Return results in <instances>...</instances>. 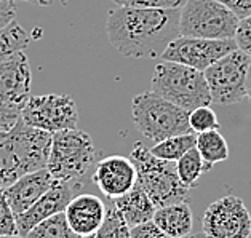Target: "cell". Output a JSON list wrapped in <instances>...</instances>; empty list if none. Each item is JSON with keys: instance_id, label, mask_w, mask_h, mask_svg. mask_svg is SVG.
I'll list each match as a JSON object with an SVG mask.
<instances>
[{"instance_id": "e575fe53", "label": "cell", "mask_w": 251, "mask_h": 238, "mask_svg": "<svg viewBox=\"0 0 251 238\" xmlns=\"http://www.w3.org/2000/svg\"><path fill=\"white\" fill-rule=\"evenodd\" d=\"M184 238H206V237H205L203 232H201V234H189V235L184 237Z\"/></svg>"}, {"instance_id": "83f0119b", "label": "cell", "mask_w": 251, "mask_h": 238, "mask_svg": "<svg viewBox=\"0 0 251 238\" xmlns=\"http://www.w3.org/2000/svg\"><path fill=\"white\" fill-rule=\"evenodd\" d=\"M234 40L238 50H242L248 56H251V15L238 21Z\"/></svg>"}, {"instance_id": "ac0fdd59", "label": "cell", "mask_w": 251, "mask_h": 238, "mask_svg": "<svg viewBox=\"0 0 251 238\" xmlns=\"http://www.w3.org/2000/svg\"><path fill=\"white\" fill-rule=\"evenodd\" d=\"M157 227H160L165 234L173 238H184L192 234L194 229V214L187 201L160 206L152 217Z\"/></svg>"}, {"instance_id": "1f68e13d", "label": "cell", "mask_w": 251, "mask_h": 238, "mask_svg": "<svg viewBox=\"0 0 251 238\" xmlns=\"http://www.w3.org/2000/svg\"><path fill=\"white\" fill-rule=\"evenodd\" d=\"M20 117H21L20 111H15V109H10L7 106L0 104V128L13 126Z\"/></svg>"}, {"instance_id": "f546056e", "label": "cell", "mask_w": 251, "mask_h": 238, "mask_svg": "<svg viewBox=\"0 0 251 238\" xmlns=\"http://www.w3.org/2000/svg\"><path fill=\"white\" fill-rule=\"evenodd\" d=\"M224 7H227L238 20H243L251 15V0H218Z\"/></svg>"}, {"instance_id": "cb8c5ba5", "label": "cell", "mask_w": 251, "mask_h": 238, "mask_svg": "<svg viewBox=\"0 0 251 238\" xmlns=\"http://www.w3.org/2000/svg\"><path fill=\"white\" fill-rule=\"evenodd\" d=\"M93 238H131L130 227L120 216V213L111 205L107 208L106 221L101 225V229L96 232Z\"/></svg>"}, {"instance_id": "9c48e42d", "label": "cell", "mask_w": 251, "mask_h": 238, "mask_svg": "<svg viewBox=\"0 0 251 238\" xmlns=\"http://www.w3.org/2000/svg\"><path fill=\"white\" fill-rule=\"evenodd\" d=\"M21 120L29 126L47 133L75 130L78 112L74 97L69 95L30 96L21 109Z\"/></svg>"}, {"instance_id": "6da1fadb", "label": "cell", "mask_w": 251, "mask_h": 238, "mask_svg": "<svg viewBox=\"0 0 251 238\" xmlns=\"http://www.w3.org/2000/svg\"><path fill=\"white\" fill-rule=\"evenodd\" d=\"M181 8L119 7L107 13L106 34L120 54L134 59L160 58L179 37Z\"/></svg>"}, {"instance_id": "52a82bcc", "label": "cell", "mask_w": 251, "mask_h": 238, "mask_svg": "<svg viewBox=\"0 0 251 238\" xmlns=\"http://www.w3.org/2000/svg\"><path fill=\"white\" fill-rule=\"evenodd\" d=\"M238 18L218 0H187L181 7L179 35L213 40L235 37Z\"/></svg>"}, {"instance_id": "2e32d148", "label": "cell", "mask_w": 251, "mask_h": 238, "mask_svg": "<svg viewBox=\"0 0 251 238\" xmlns=\"http://www.w3.org/2000/svg\"><path fill=\"white\" fill-rule=\"evenodd\" d=\"M54 182L56 179L50 174V171L47 168H40L37 171L21 176L13 184L5 187V197H7L15 216L29 210Z\"/></svg>"}, {"instance_id": "7c38bea8", "label": "cell", "mask_w": 251, "mask_h": 238, "mask_svg": "<svg viewBox=\"0 0 251 238\" xmlns=\"http://www.w3.org/2000/svg\"><path fill=\"white\" fill-rule=\"evenodd\" d=\"M82 179L72 181H56L42 197L21 214H16V225L18 234L26 237L27 232L35 227L39 222L45 221L53 214L63 213L66 206L71 203V200L75 195L82 193L83 190Z\"/></svg>"}, {"instance_id": "4dcf8cb0", "label": "cell", "mask_w": 251, "mask_h": 238, "mask_svg": "<svg viewBox=\"0 0 251 238\" xmlns=\"http://www.w3.org/2000/svg\"><path fill=\"white\" fill-rule=\"evenodd\" d=\"M15 0H0V29H3L11 21H15Z\"/></svg>"}, {"instance_id": "ba28073f", "label": "cell", "mask_w": 251, "mask_h": 238, "mask_svg": "<svg viewBox=\"0 0 251 238\" xmlns=\"http://www.w3.org/2000/svg\"><path fill=\"white\" fill-rule=\"evenodd\" d=\"M251 56L242 50H232L203 71L211 102L232 106L247 97V75Z\"/></svg>"}, {"instance_id": "d590c367", "label": "cell", "mask_w": 251, "mask_h": 238, "mask_svg": "<svg viewBox=\"0 0 251 238\" xmlns=\"http://www.w3.org/2000/svg\"><path fill=\"white\" fill-rule=\"evenodd\" d=\"M0 238H26V237H21V235H5V237H0Z\"/></svg>"}, {"instance_id": "5b68a950", "label": "cell", "mask_w": 251, "mask_h": 238, "mask_svg": "<svg viewBox=\"0 0 251 238\" xmlns=\"http://www.w3.org/2000/svg\"><path fill=\"white\" fill-rule=\"evenodd\" d=\"M131 117L138 131L155 144L167 138L192 133L189 112L152 91L133 97Z\"/></svg>"}, {"instance_id": "d6a6232c", "label": "cell", "mask_w": 251, "mask_h": 238, "mask_svg": "<svg viewBox=\"0 0 251 238\" xmlns=\"http://www.w3.org/2000/svg\"><path fill=\"white\" fill-rule=\"evenodd\" d=\"M15 2H32L35 5H40V7H48V5H51L54 0H15Z\"/></svg>"}, {"instance_id": "836d02e7", "label": "cell", "mask_w": 251, "mask_h": 238, "mask_svg": "<svg viewBox=\"0 0 251 238\" xmlns=\"http://www.w3.org/2000/svg\"><path fill=\"white\" fill-rule=\"evenodd\" d=\"M247 97L251 102V61H250V67H248V75H247Z\"/></svg>"}, {"instance_id": "5bb4252c", "label": "cell", "mask_w": 251, "mask_h": 238, "mask_svg": "<svg viewBox=\"0 0 251 238\" xmlns=\"http://www.w3.org/2000/svg\"><path fill=\"white\" fill-rule=\"evenodd\" d=\"M91 179L104 197L115 200L136 184V168L131 158L111 155L96 163Z\"/></svg>"}, {"instance_id": "9a60e30c", "label": "cell", "mask_w": 251, "mask_h": 238, "mask_svg": "<svg viewBox=\"0 0 251 238\" xmlns=\"http://www.w3.org/2000/svg\"><path fill=\"white\" fill-rule=\"evenodd\" d=\"M64 214L71 229L83 237H95L106 221L107 206L101 197L93 193H78L66 206Z\"/></svg>"}, {"instance_id": "7a4b0ae2", "label": "cell", "mask_w": 251, "mask_h": 238, "mask_svg": "<svg viewBox=\"0 0 251 238\" xmlns=\"http://www.w3.org/2000/svg\"><path fill=\"white\" fill-rule=\"evenodd\" d=\"M51 133L29 126L21 120L0 128V187H8L21 176L47 168Z\"/></svg>"}, {"instance_id": "44dd1931", "label": "cell", "mask_w": 251, "mask_h": 238, "mask_svg": "<svg viewBox=\"0 0 251 238\" xmlns=\"http://www.w3.org/2000/svg\"><path fill=\"white\" fill-rule=\"evenodd\" d=\"M195 139H197V134H194V133H186V134H179V136L167 138V139H163V141L157 143L154 147L151 149V152L155 157L162 158V160L176 163L182 155L187 154L192 147H195Z\"/></svg>"}, {"instance_id": "4fadbf2b", "label": "cell", "mask_w": 251, "mask_h": 238, "mask_svg": "<svg viewBox=\"0 0 251 238\" xmlns=\"http://www.w3.org/2000/svg\"><path fill=\"white\" fill-rule=\"evenodd\" d=\"M32 74L24 51L11 54L0 64V104L20 111L30 97Z\"/></svg>"}, {"instance_id": "8fae6325", "label": "cell", "mask_w": 251, "mask_h": 238, "mask_svg": "<svg viewBox=\"0 0 251 238\" xmlns=\"http://www.w3.org/2000/svg\"><path fill=\"white\" fill-rule=\"evenodd\" d=\"M237 44L234 39L229 40H213L200 37H184L179 35L167 47L160 56L162 61H171L195 71L203 72L211 64L216 63L232 50H235Z\"/></svg>"}, {"instance_id": "3957f363", "label": "cell", "mask_w": 251, "mask_h": 238, "mask_svg": "<svg viewBox=\"0 0 251 238\" xmlns=\"http://www.w3.org/2000/svg\"><path fill=\"white\" fill-rule=\"evenodd\" d=\"M130 158L136 168V184L157 208L189 200L191 189L181 182L175 162L155 157L143 143H134Z\"/></svg>"}, {"instance_id": "7402d4cb", "label": "cell", "mask_w": 251, "mask_h": 238, "mask_svg": "<svg viewBox=\"0 0 251 238\" xmlns=\"http://www.w3.org/2000/svg\"><path fill=\"white\" fill-rule=\"evenodd\" d=\"M211 168L213 167H210V165H206L203 162V158L200 157L199 150L195 147H192L187 154H184L176 162L177 176H179L182 184L189 189H194L200 176L205 171H210Z\"/></svg>"}, {"instance_id": "484cf974", "label": "cell", "mask_w": 251, "mask_h": 238, "mask_svg": "<svg viewBox=\"0 0 251 238\" xmlns=\"http://www.w3.org/2000/svg\"><path fill=\"white\" fill-rule=\"evenodd\" d=\"M5 235H20L18 234L16 216L5 197L3 187H0V237Z\"/></svg>"}, {"instance_id": "e0dca14e", "label": "cell", "mask_w": 251, "mask_h": 238, "mask_svg": "<svg viewBox=\"0 0 251 238\" xmlns=\"http://www.w3.org/2000/svg\"><path fill=\"white\" fill-rule=\"evenodd\" d=\"M112 206L120 213V216L124 217L128 227H134V225L152 221L157 210V206L152 203L148 193L138 184H134L122 197L112 200Z\"/></svg>"}, {"instance_id": "4316f807", "label": "cell", "mask_w": 251, "mask_h": 238, "mask_svg": "<svg viewBox=\"0 0 251 238\" xmlns=\"http://www.w3.org/2000/svg\"><path fill=\"white\" fill-rule=\"evenodd\" d=\"M119 7L133 8H181L187 0H112Z\"/></svg>"}, {"instance_id": "d6986e66", "label": "cell", "mask_w": 251, "mask_h": 238, "mask_svg": "<svg viewBox=\"0 0 251 238\" xmlns=\"http://www.w3.org/2000/svg\"><path fill=\"white\" fill-rule=\"evenodd\" d=\"M195 149L199 150L200 157L206 165L213 167L214 163L224 162L229 158V145L224 136L218 130L205 131L197 134Z\"/></svg>"}, {"instance_id": "277c9868", "label": "cell", "mask_w": 251, "mask_h": 238, "mask_svg": "<svg viewBox=\"0 0 251 238\" xmlns=\"http://www.w3.org/2000/svg\"><path fill=\"white\" fill-rule=\"evenodd\" d=\"M151 91L187 112L211 104L203 72L171 61H160L155 66Z\"/></svg>"}, {"instance_id": "30bf717a", "label": "cell", "mask_w": 251, "mask_h": 238, "mask_svg": "<svg viewBox=\"0 0 251 238\" xmlns=\"http://www.w3.org/2000/svg\"><path fill=\"white\" fill-rule=\"evenodd\" d=\"M201 232L206 238H250L251 214L245 201L235 195L213 201L201 217Z\"/></svg>"}, {"instance_id": "f1b7e54d", "label": "cell", "mask_w": 251, "mask_h": 238, "mask_svg": "<svg viewBox=\"0 0 251 238\" xmlns=\"http://www.w3.org/2000/svg\"><path fill=\"white\" fill-rule=\"evenodd\" d=\"M130 237L131 238H173L165 234L160 227H157L152 221L130 227Z\"/></svg>"}, {"instance_id": "ffe728a7", "label": "cell", "mask_w": 251, "mask_h": 238, "mask_svg": "<svg viewBox=\"0 0 251 238\" xmlns=\"http://www.w3.org/2000/svg\"><path fill=\"white\" fill-rule=\"evenodd\" d=\"M26 238H93V237L78 235L77 232L72 230L63 211L39 222L35 227H32L27 232Z\"/></svg>"}, {"instance_id": "603a6c76", "label": "cell", "mask_w": 251, "mask_h": 238, "mask_svg": "<svg viewBox=\"0 0 251 238\" xmlns=\"http://www.w3.org/2000/svg\"><path fill=\"white\" fill-rule=\"evenodd\" d=\"M30 44V35L20 24L11 21L8 26L0 29V64L11 54L23 51Z\"/></svg>"}, {"instance_id": "d4e9b609", "label": "cell", "mask_w": 251, "mask_h": 238, "mask_svg": "<svg viewBox=\"0 0 251 238\" xmlns=\"http://www.w3.org/2000/svg\"><path fill=\"white\" fill-rule=\"evenodd\" d=\"M189 125L192 133H205L211 130H218L219 121L214 111L210 106H201L189 112Z\"/></svg>"}, {"instance_id": "8992f818", "label": "cell", "mask_w": 251, "mask_h": 238, "mask_svg": "<svg viewBox=\"0 0 251 238\" xmlns=\"http://www.w3.org/2000/svg\"><path fill=\"white\" fill-rule=\"evenodd\" d=\"M96 147L88 133L63 130L51 134L47 169L56 181L82 179L96 162Z\"/></svg>"}]
</instances>
